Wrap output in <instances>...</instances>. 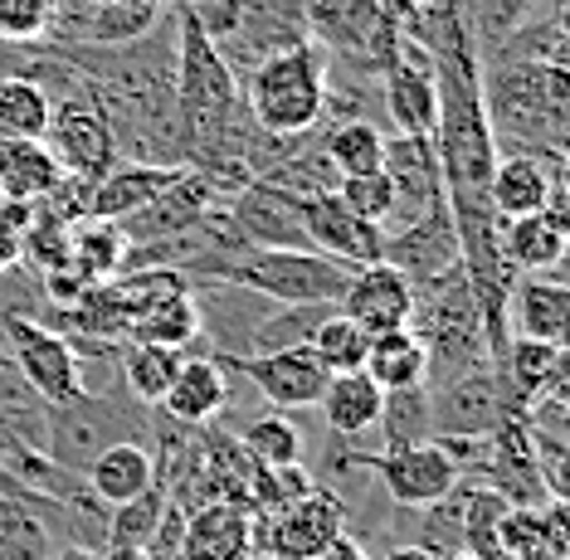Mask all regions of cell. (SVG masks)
<instances>
[{
    "label": "cell",
    "mask_w": 570,
    "mask_h": 560,
    "mask_svg": "<svg viewBox=\"0 0 570 560\" xmlns=\"http://www.w3.org/2000/svg\"><path fill=\"white\" fill-rule=\"evenodd\" d=\"M483 112L502 151L566 161L570 147V69L566 63H483Z\"/></svg>",
    "instance_id": "obj_1"
},
{
    "label": "cell",
    "mask_w": 570,
    "mask_h": 560,
    "mask_svg": "<svg viewBox=\"0 0 570 560\" xmlns=\"http://www.w3.org/2000/svg\"><path fill=\"white\" fill-rule=\"evenodd\" d=\"M176 273H190L210 288H239L264 303H336L356 268L336 264L317 249H244V254H200Z\"/></svg>",
    "instance_id": "obj_2"
},
{
    "label": "cell",
    "mask_w": 570,
    "mask_h": 560,
    "mask_svg": "<svg viewBox=\"0 0 570 560\" xmlns=\"http://www.w3.org/2000/svg\"><path fill=\"white\" fill-rule=\"evenodd\" d=\"M410 332L420 336L424 356H430L424 385H444V381H459V375H469V371L492 366L483 312H478V303H473L463 264H453L449 273H439L434 283L414 288Z\"/></svg>",
    "instance_id": "obj_3"
},
{
    "label": "cell",
    "mask_w": 570,
    "mask_h": 560,
    "mask_svg": "<svg viewBox=\"0 0 570 560\" xmlns=\"http://www.w3.org/2000/svg\"><path fill=\"white\" fill-rule=\"evenodd\" d=\"M322 83H327V55L313 39H303L258 59L239 78V98L264 137H307L322 127Z\"/></svg>",
    "instance_id": "obj_4"
},
{
    "label": "cell",
    "mask_w": 570,
    "mask_h": 560,
    "mask_svg": "<svg viewBox=\"0 0 570 560\" xmlns=\"http://www.w3.org/2000/svg\"><path fill=\"white\" fill-rule=\"evenodd\" d=\"M303 24L327 59L356 63L375 78L395 63L400 24L381 16V0H303Z\"/></svg>",
    "instance_id": "obj_5"
},
{
    "label": "cell",
    "mask_w": 570,
    "mask_h": 560,
    "mask_svg": "<svg viewBox=\"0 0 570 560\" xmlns=\"http://www.w3.org/2000/svg\"><path fill=\"white\" fill-rule=\"evenodd\" d=\"M6 336H10V361L20 366V375L30 381V390L49 410L79 405L83 395H94L83 381V361H79V342L73 336L45 327V322H30V317H6Z\"/></svg>",
    "instance_id": "obj_6"
},
{
    "label": "cell",
    "mask_w": 570,
    "mask_h": 560,
    "mask_svg": "<svg viewBox=\"0 0 570 560\" xmlns=\"http://www.w3.org/2000/svg\"><path fill=\"white\" fill-rule=\"evenodd\" d=\"M346 531V512L336 492H303V498L254 517V551L268 560H313Z\"/></svg>",
    "instance_id": "obj_7"
},
{
    "label": "cell",
    "mask_w": 570,
    "mask_h": 560,
    "mask_svg": "<svg viewBox=\"0 0 570 560\" xmlns=\"http://www.w3.org/2000/svg\"><path fill=\"white\" fill-rule=\"evenodd\" d=\"M45 147L55 151V161L63 166V176H79L94 186L98 176H108L112 166L122 161L118 141H112V127L102 108L94 102L88 88L79 94H63L49 102V127H45Z\"/></svg>",
    "instance_id": "obj_8"
},
{
    "label": "cell",
    "mask_w": 570,
    "mask_h": 560,
    "mask_svg": "<svg viewBox=\"0 0 570 560\" xmlns=\"http://www.w3.org/2000/svg\"><path fill=\"white\" fill-rule=\"evenodd\" d=\"M303 0H235V24L225 39H215V49L225 55L235 78H244L258 59L303 45Z\"/></svg>",
    "instance_id": "obj_9"
},
{
    "label": "cell",
    "mask_w": 570,
    "mask_h": 560,
    "mask_svg": "<svg viewBox=\"0 0 570 560\" xmlns=\"http://www.w3.org/2000/svg\"><path fill=\"white\" fill-rule=\"evenodd\" d=\"M381 171L395 190V215L385 229L414 225V219L434 215L439 205H449L444 195V171H439V151L430 137H410V132H385L381 151Z\"/></svg>",
    "instance_id": "obj_10"
},
{
    "label": "cell",
    "mask_w": 570,
    "mask_h": 560,
    "mask_svg": "<svg viewBox=\"0 0 570 560\" xmlns=\"http://www.w3.org/2000/svg\"><path fill=\"white\" fill-rule=\"evenodd\" d=\"M430 410H434V439H483L508 414H517L508 400V385H502V375L492 366L469 371L444 385H430Z\"/></svg>",
    "instance_id": "obj_11"
},
{
    "label": "cell",
    "mask_w": 570,
    "mask_h": 560,
    "mask_svg": "<svg viewBox=\"0 0 570 560\" xmlns=\"http://www.w3.org/2000/svg\"><path fill=\"white\" fill-rule=\"evenodd\" d=\"M229 225H235L244 249H313L297 215V195L268 186V180H249L229 195L225 205Z\"/></svg>",
    "instance_id": "obj_12"
},
{
    "label": "cell",
    "mask_w": 570,
    "mask_h": 560,
    "mask_svg": "<svg viewBox=\"0 0 570 560\" xmlns=\"http://www.w3.org/2000/svg\"><path fill=\"white\" fill-rule=\"evenodd\" d=\"M488 205L498 219H517L531 210H566V161L531 151H502L488 180Z\"/></svg>",
    "instance_id": "obj_13"
},
{
    "label": "cell",
    "mask_w": 570,
    "mask_h": 560,
    "mask_svg": "<svg viewBox=\"0 0 570 560\" xmlns=\"http://www.w3.org/2000/svg\"><path fill=\"white\" fill-rule=\"evenodd\" d=\"M381 108L391 112L395 132L410 137H434V117H439V88H434V59L424 45L400 30L395 63L381 73Z\"/></svg>",
    "instance_id": "obj_14"
},
{
    "label": "cell",
    "mask_w": 570,
    "mask_h": 560,
    "mask_svg": "<svg viewBox=\"0 0 570 560\" xmlns=\"http://www.w3.org/2000/svg\"><path fill=\"white\" fill-rule=\"evenodd\" d=\"M229 371H244L254 390L278 410H307L327 390V366L313 356V346H283L264 356H225Z\"/></svg>",
    "instance_id": "obj_15"
},
{
    "label": "cell",
    "mask_w": 570,
    "mask_h": 560,
    "mask_svg": "<svg viewBox=\"0 0 570 560\" xmlns=\"http://www.w3.org/2000/svg\"><path fill=\"white\" fill-rule=\"evenodd\" d=\"M361 463L381 478V488L391 492V502H400V507H430L459 483V468H453V459L434 439L430 444H410V449H381Z\"/></svg>",
    "instance_id": "obj_16"
},
{
    "label": "cell",
    "mask_w": 570,
    "mask_h": 560,
    "mask_svg": "<svg viewBox=\"0 0 570 560\" xmlns=\"http://www.w3.org/2000/svg\"><path fill=\"white\" fill-rule=\"evenodd\" d=\"M297 215H303V229H307V239H313L317 254H327L346 268L381 264V225H366L361 215H352L342 200H336V190L303 195V200H297Z\"/></svg>",
    "instance_id": "obj_17"
},
{
    "label": "cell",
    "mask_w": 570,
    "mask_h": 560,
    "mask_svg": "<svg viewBox=\"0 0 570 560\" xmlns=\"http://www.w3.org/2000/svg\"><path fill=\"white\" fill-rule=\"evenodd\" d=\"M381 264L400 268L414 288H424V283H434L439 273H449L459 264V234H453L449 205H439L434 215L414 219V225L381 229Z\"/></svg>",
    "instance_id": "obj_18"
},
{
    "label": "cell",
    "mask_w": 570,
    "mask_h": 560,
    "mask_svg": "<svg viewBox=\"0 0 570 560\" xmlns=\"http://www.w3.org/2000/svg\"><path fill=\"white\" fill-rule=\"evenodd\" d=\"M336 312L375 332H395V327H410V312H414V283L405 278L400 268L391 264H366L346 278L342 297H336Z\"/></svg>",
    "instance_id": "obj_19"
},
{
    "label": "cell",
    "mask_w": 570,
    "mask_h": 560,
    "mask_svg": "<svg viewBox=\"0 0 570 560\" xmlns=\"http://www.w3.org/2000/svg\"><path fill=\"white\" fill-rule=\"evenodd\" d=\"M570 332V288L556 273H517L508 293V336H527V342H551L566 346Z\"/></svg>",
    "instance_id": "obj_20"
},
{
    "label": "cell",
    "mask_w": 570,
    "mask_h": 560,
    "mask_svg": "<svg viewBox=\"0 0 570 560\" xmlns=\"http://www.w3.org/2000/svg\"><path fill=\"white\" fill-rule=\"evenodd\" d=\"M254 556V512L239 502H200L186 512L180 560H244Z\"/></svg>",
    "instance_id": "obj_21"
},
{
    "label": "cell",
    "mask_w": 570,
    "mask_h": 560,
    "mask_svg": "<svg viewBox=\"0 0 570 560\" xmlns=\"http://www.w3.org/2000/svg\"><path fill=\"white\" fill-rule=\"evenodd\" d=\"M186 166H151V161H118L108 176H98L88 186V215L94 219H132L147 210L151 200H161L166 190L180 180Z\"/></svg>",
    "instance_id": "obj_22"
},
{
    "label": "cell",
    "mask_w": 570,
    "mask_h": 560,
    "mask_svg": "<svg viewBox=\"0 0 570 560\" xmlns=\"http://www.w3.org/2000/svg\"><path fill=\"white\" fill-rule=\"evenodd\" d=\"M157 478H161L157 453L147 444H137V439H112V444H102L94 459L83 463V488L94 492L102 507L137 498V492H147Z\"/></svg>",
    "instance_id": "obj_23"
},
{
    "label": "cell",
    "mask_w": 570,
    "mask_h": 560,
    "mask_svg": "<svg viewBox=\"0 0 570 560\" xmlns=\"http://www.w3.org/2000/svg\"><path fill=\"white\" fill-rule=\"evenodd\" d=\"M229 405V366L215 356H180V371L171 390L161 395V410L171 424L205 429Z\"/></svg>",
    "instance_id": "obj_24"
},
{
    "label": "cell",
    "mask_w": 570,
    "mask_h": 560,
    "mask_svg": "<svg viewBox=\"0 0 570 560\" xmlns=\"http://www.w3.org/2000/svg\"><path fill=\"white\" fill-rule=\"evenodd\" d=\"M570 249V215L566 210H531L517 219H502V254L517 273H556L566 268Z\"/></svg>",
    "instance_id": "obj_25"
},
{
    "label": "cell",
    "mask_w": 570,
    "mask_h": 560,
    "mask_svg": "<svg viewBox=\"0 0 570 560\" xmlns=\"http://www.w3.org/2000/svg\"><path fill=\"white\" fill-rule=\"evenodd\" d=\"M498 375H502V385H508L512 410L522 414L531 400H541L547 390L566 385V346L508 336V351H502V371Z\"/></svg>",
    "instance_id": "obj_26"
},
{
    "label": "cell",
    "mask_w": 570,
    "mask_h": 560,
    "mask_svg": "<svg viewBox=\"0 0 570 560\" xmlns=\"http://www.w3.org/2000/svg\"><path fill=\"white\" fill-rule=\"evenodd\" d=\"M59 512H69V507L49 498H35V502L0 498V560H55L63 541L49 527V517Z\"/></svg>",
    "instance_id": "obj_27"
},
{
    "label": "cell",
    "mask_w": 570,
    "mask_h": 560,
    "mask_svg": "<svg viewBox=\"0 0 570 560\" xmlns=\"http://www.w3.org/2000/svg\"><path fill=\"white\" fill-rule=\"evenodd\" d=\"M59 180H63V166L55 161V151L45 147V137L0 141V195H6V200L40 205Z\"/></svg>",
    "instance_id": "obj_28"
},
{
    "label": "cell",
    "mask_w": 570,
    "mask_h": 560,
    "mask_svg": "<svg viewBox=\"0 0 570 560\" xmlns=\"http://www.w3.org/2000/svg\"><path fill=\"white\" fill-rule=\"evenodd\" d=\"M381 395L385 390L366 371H342L327 375V390H322L317 405L332 434H366V429H375V414H381Z\"/></svg>",
    "instance_id": "obj_29"
},
{
    "label": "cell",
    "mask_w": 570,
    "mask_h": 560,
    "mask_svg": "<svg viewBox=\"0 0 570 560\" xmlns=\"http://www.w3.org/2000/svg\"><path fill=\"white\" fill-rule=\"evenodd\" d=\"M361 371H366L381 390L424 385V375H430V356H424V342L410 327H395V332H375L371 336L366 366Z\"/></svg>",
    "instance_id": "obj_30"
},
{
    "label": "cell",
    "mask_w": 570,
    "mask_h": 560,
    "mask_svg": "<svg viewBox=\"0 0 570 560\" xmlns=\"http://www.w3.org/2000/svg\"><path fill=\"white\" fill-rule=\"evenodd\" d=\"M381 449H410V444H430L434 439V410H430V385H400L381 395Z\"/></svg>",
    "instance_id": "obj_31"
},
{
    "label": "cell",
    "mask_w": 570,
    "mask_h": 560,
    "mask_svg": "<svg viewBox=\"0 0 570 560\" xmlns=\"http://www.w3.org/2000/svg\"><path fill=\"white\" fill-rule=\"evenodd\" d=\"M322 151H327L336 176H366L381 171V151H385V127H375L371 117H352V122H322Z\"/></svg>",
    "instance_id": "obj_32"
},
{
    "label": "cell",
    "mask_w": 570,
    "mask_h": 560,
    "mask_svg": "<svg viewBox=\"0 0 570 560\" xmlns=\"http://www.w3.org/2000/svg\"><path fill=\"white\" fill-rule=\"evenodd\" d=\"M49 410L40 395L30 390V381L20 375V366L10 356H0V424L30 449H45L49 444Z\"/></svg>",
    "instance_id": "obj_33"
},
{
    "label": "cell",
    "mask_w": 570,
    "mask_h": 560,
    "mask_svg": "<svg viewBox=\"0 0 570 560\" xmlns=\"http://www.w3.org/2000/svg\"><path fill=\"white\" fill-rule=\"evenodd\" d=\"M200 327H205V312L200 303L190 297L186 288L157 297L141 317L132 322V342H157V346H176L186 351L190 342H200Z\"/></svg>",
    "instance_id": "obj_34"
},
{
    "label": "cell",
    "mask_w": 570,
    "mask_h": 560,
    "mask_svg": "<svg viewBox=\"0 0 570 560\" xmlns=\"http://www.w3.org/2000/svg\"><path fill=\"white\" fill-rule=\"evenodd\" d=\"M180 371V351L176 346H157V342H127L122 351V385L127 395L141 405H161V395L171 390Z\"/></svg>",
    "instance_id": "obj_35"
},
{
    "label": "cell",
    "mask_w": 570,
    "mask_h": 560,
    "mask_svg": "<svg viewBox=\"0 0 570 560\" xmlns=\"http://www.w3.org/2000/svg\"><path fill=\"white\" fill-rule=\"evenodd\" d=\"M49 127V94L35 78L6 73L0 78V141L20 137H45Z\"/></svg>",
    "instance_id": "obj_36"
},
{
    "label": "cell",
    "mask_w": 570,
    "mask_h": 560,
    "mask_svg": "<svg viewBox=\"0 0 570 560\" xmlns=\"http://www.w3.org/2000/svg\"><path fill=\"white\" fill-rule=\"evenodd\" d=\"M508 498H498L492 488L473 483L469 478V498H463V546L459 551H469L473 560H508V551H502V512H508Z\"/></svg>",
    "instance_id": "obj_37"
},
{
    "label": "cell",
    "mask_w": 570,
    "mask_h": 560,
    "mask_svg": "<svg viewBox=\"0 0 570 560\" xmlns=\"http://www.w3.org/2000/svg\"><path fill=\"white\" fill-rule=\"evenodd\" d=\"M313 356L327 366V375H342V371H361L366 366V346H371V332L366 327H356L346 312H327V317L317 322V332H313Z\"/></svg>",
    "instance_id": "obj_38"
},
{
    "label": "cell",
    "mask_w": 570,
    "mask_h": 560,
    "mask_svg": "<svg viewBox=\"0 0 570 560\" xmlns=\"http://www.w3.org/2000/svg\"><path fill=\"white\" fill-rule=\"evenodd\" d=\"M166 512V483L157 478L147 492L127 498L118 507H108V522H102V546H147Z\"/></svg>",
    "instance_id": "obj_39"
},
{
    "label": "cell",
    "mask_w": 570,
    "mask_h": 560,
    "mask_svg": "<svg viewBox=\"0 0 570 560\" xmlns=\"http://www.w3.org/2000/svg\"><path fill=\"white\" fill-rule=\"evenodd\" d=\"M235 439L244 444V453H249L254 463H264V468L303 463V434H297V424L283 420V414H254Z\"/></svg>",
    "instance_id": "obj_40"
},
{
    "label": "cell",
    "mask_w": 570,
    "mask_h": 560,
    "mask_svg": "<svg viewBox=\"0 0 570 560\" xmlns=\"http://www.w3.org/2000/svg\"><path fill=\"white\" fill-rule=\"evenodd\" d=\"M547 0H469V24H473V39H478V55H492L512 30L537 16Z\"/></svg>",
    "instance_id": "obj_41"
},
{
    "label": "cell",
    "mask_w": 570,
    "mask_h": 560,
    "mask_svg": "<svg viewBox=\"0 0 570 560\" xmlns=\"http://www.w3.org/2000/svg\"><path fill=\"white\" fill-rule=\"evenodd\" d=\"M463 498H469V478H459L453 492H444L439 502L414 507V512H420V546L430 556H444V551H459L463 546Z\"/></svg>",
    "instance_id": "obj_42"
},
{
    "label": "cell",
    "mask_w": 570,
    "mask_h": 560,
    "mask_svg": "<svg viewBox=\"0 0 570 560\" xmlns=\"http://www.w3.org/2000/svg\"><path fill=\"white\" fill-rule=\"evenodd\" d=\"M336 200L346 205L352 215H361L366 225H391L395 215V190L391 180H385V171H366V176H336Z\"/></svg>",
    "instance_id": "obj_43"
},
{
    "label": "cell",
    "mask_w": 570,
    "mask_h": 560,
    "mask_svg": "<svg viewBox=\"0 0 570 560\" xmlns=\"http://www.w3.org/2000/svg\"><path fill=\"white\" fill-rule=\"evenodd\" d=\"M55 0H0V39L6 45H40Z\"/></svg>",
    "instance_id": "obj_44"
},
{
    "label": "cell",
    "mask_w": 570,
    "mask_h": 560,
    "mask_svg": "<svg viewBox=\"0 0 570 560\" xmlns=\"http://www.w3.org/2000/svg\"><path fill=\"white\" fill-rule=\"evenodd\" d=\"M424 6H430V0H381V16L391 24H405L410 16H420Z\"/></svg>",
    "instance_id": "obj_45"
},
{
    "label": "cell",
    "mask_w": 570,
    "mask_h": 560,
    "mask_svg": "<svg viewBox=\"0 0 570 560\" xmlns=\"http://www.w3.org/2000/svg\"><path fill=\"white\" fill-rule=\"evenodd\" d=\"M0 498H16V502H35V498H40V492H30V488H24L20 478L10 473V463L0 459Z\"/></svg>",
    "instance_id": "obj_46"
},
{
    "label": "cell",
    "mask_w": 570,
    "mask_h": 560,
    "mask_svg": "<svg viewBox=\"0 0 570 560\" xmlns=\"http://www.w3.org/2000/svg\"><path fill=\"white\" fill-rule=\"evenodd\" d=\"M313 560H366V551L356 546V537H346V531H342V537H336V541L327 546V551L313 556Z\"/></svg>",
    "instance_id": "obj_47"
},
{
    "label": "cell",
    "mask_w": 570,
    "mask_h": 560,
    "mask_svg": "<svg viewBox=\"0 0 570 560\" xmlns=\"http://www.w3.org/2000/svg\"><path fill=\"white\" fill-rule=\"evenodd\" d=\"M381 560H434V556L424 551L420 541H405V546H391V551H385Z\"/></svg>",
    "instance_id": "obj_48"
},
{
    "label": "cell",
    "mask_w": 570,
    "mask_h": 560,
    "mask_svg": "<svg viewBox=\"0 0 570 560\" xmlns=\"http://www.w3.org/2000/svg\"><path fill=\"white\" fill-rule=\"evenodd\" d=\"M98 560H151V556L141 546H102Z\"/></svg>",
    "instance_id": "obj_49"
},
{
    "label": "cell",
    "mask_w": 570,
    "mask_h": 560,
    "mask_svg": "<svg viewBox=\"0 0 570 560\" xmlns=\"http://www.w3.org/2000/svg\"><path fill=\"white\" fill-rule=\"evenodd\" d=\"M512 560H566V556H556V551H547V546H531V551H522V556H512Z\"/></svg>",
    "instance_id": "obj_50"
},
{
    "label": "cell",
    "mask_w": 570,
    "mask_h": 560,
    "mask_svg": "<svg viewBox=\"0 0 570 560\" xmlns=\"http://www.w3.org/2000/svg\"><path fill=\"white\" fill-rule=\"evenodd\" d=\"M434 560H473L469 551H444V556H434Z\"/></svg>",
    "instance_id": "obj_51"
},
{
    "label": "cell",
    "mask_w": 570,
    "mask_h": 560,
    "mask_svg": "<svg viewBox=\"0 0 570 560\" xmlns=\"http://www.w3.org/2000/svg\"><path fill=\"white\" fill-rule=\"evenodd\" d=\"M0 205H6V195H0Z\"/></svg>",
    "instance_id": "obj_52"
}]
</instances>
